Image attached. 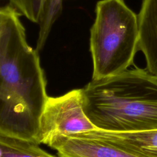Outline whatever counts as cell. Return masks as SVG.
I'll return each mask as SVG.
<instances>
[{
  "label": "cell",
  "mask_w": 157,
  "mask_h": 157,
  "mask_svg": "<svg viewBox=\"0 0 157 157\" xmlns=\"http://www.w3.org/2000/svg\"><path fill=\"white\" fill-rule=\"evenodd\" d=\"M21 14L0 9V134L34 139L48 96L39 51L28 43Z\"/></svg>",
  "instance_id": "cell-1"
},
{
  "label": "cell",
  "mask_w": 157,
  "mask_h": 157,
  "mask_svg": "<svg viewBox=\"0 0 157 157\" xmlns=\"http://www.w3.org/2000/svg\"><path fill=\"white\" fill-rule=\"evenodd\" d=\"M85 112L98 129H157V75L139 67L92 79L82 88Z\"/></svg>",
  "instance_id": "cell-2"
},
{
  "label": "cell",
  "mask_w": 157,
  "mask_h": 157,
  "mask_svg": "<svg viewBox=\"0 0 157 157\" xmlns=\"http://www.w3.org/2000/svg\"><path fill=\"white\" fill-rule=\"evenodd\" d=\"M137 15L124 0H100L90 32L92 79L118 74L133 64L139 50Z\"/></svg>",
  "instance_id": "cell-3"
},
{
  "label": "cell",
  "mask_w": 157,
  "mask_h": 157,
  "mask_svg": "<svg viewBox=\"0 0 157 157\" xmlns=\"http://www.w3.org/2000/svg\"><path fill=\"white\" fill-rule=\"evenodd\" d=\"M96 129L84 110L82 88L74 89L61 96L48 97L36 140L50 146L59 137Z\"/></svg>",
  "instance_id": "cell-4"
},
{
  "label": "cell",
  "mask_w": 157,
  "mask_h": 157,
  "mask_svg": "<svg viewBox=\"0 0 157 157\" xmlns=\"http://www.w3.org/2000/svg\"><path fill=\"white\" fill-rule=\"evenodd\" d=\"M50 147L59 157H140L110 142L83 133L59 137Z\"/></svg>",
  "instance_id": "cell-5"
},
{
  "label": "cell",
  "mask_w": 157,
  "mask_h": 157,
  "mask_svg": "<svg viewBox=\"0 0 157 157\" xmlns=\"http://www.w3.org/2000/svg\"><path fill=\"white\" fill-rule=\"evenodd\" d=\"M137 20L139 50L145 56L146 69L157 75V0H142Z\"/></svg>",
  "instance_id": "cell-6"
},
{
  "label": "cell",
  "mask_w": 157,
  "mask_h": 157,
  "mask_svg": "<svg viewBox=\"0 0 157 157\" xmlns=\"http://www.w3.org/2000/svg\"><path fill=\"white\" fill-rule=\"evenodd\" d=\"M83 133L110 142L140 157H157V129L133 132L96 129Z\"/></svg>",
  "instance_id": "cell-7"
},
{
  "label": "cell",
  "mask_w": 157,
  "mask_h": 157,
  "mask_svg": "<svg viewBox=\"0 0 157 157\" xmlns=\"http://www.w3.org/2000/svg\"><path fill=\"white\" fill-rule=\"evenodd\" d=\"M39 144L34 139L0 134V157H57L41 148Z\"/></svg>",
  "instance_id": "cell-8"
},
{
  "label": "cell",
  "mask_w": 157,
  "mask_h": 157,
  "mask_svg": "<svg viewBox=\"0 0 157 157\" xmlns=\"http://www.w3.org/2000/svg\"><path fill=\"white\" fill-rule=\"evenodd\" d=\"M63 0H45L43 11L38 23L39 33L36 50L39 51L44 47L52 26L60 16Z\"/></svg>",
  "instance_id": "cell-9"
},
{
  "label": "cell",
  "mask_w": 157,
  "mask_h": 157,
  "mask_svg": "<svg viewBox=\"0 0 157 157\" xmlns=\"http://www.w3.org/2000/svg\"><path fill=\"white\" fill-rule=\"evenodd\" d=\"M9 4L15 7L23 16L33 23H39L45 0H9Z\"/></svg>",
  "instance_id": "cell-10"
}]
</instances>
